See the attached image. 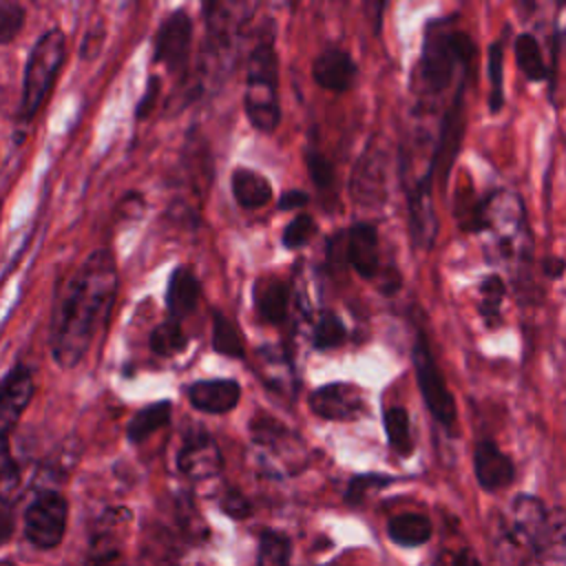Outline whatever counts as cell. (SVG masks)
<instances>
[{
    "label": "cell",
    "instance_id": "6da1fadb",
    "mask_svg": "<svg viewBox=\"0 0 566 566\" xmlns=\"http://www.w3.org/2000/svg\"><path fill=\"white\" fill-rule=\"evenodd\" d=\"M115 292V259L108 250H95L71 274L53 310L51 356L60 367H75L84 358L93 336L108 318Z\"/></svg>",
    "mask_w": 566,
    "mask_h": 566
},
{
    "label": "cell",
    "instance_id": "7a4b0ae2",
    "mask_svg": "<svg viewBox=\"0 0 566 566\" xmlns=\"http://www.w3.org/2000/svg\"><path fill=\"white\" fill-rule=\"evenodd\" d=\"M475 57V44L464 31L451 29V18L431 20L424 31L422 57L418 62L420 91L438 95L453 80L455 71L469 73V62Z\"/></svg>",
    "mask_w": 566,
    "mask_h": 566
},
{
    "label": "cell",
    "instance_id": "3957f363",
    "mask_svg": "<svg viewBox=\"0 0 566 566\" xmlns=\"http://www.w3.org/2000/svg\"><path fill=\"white\" fill-rule=\"evenodd\" d=\"M243 104H245V115L256 130L261 133L276 130L281 122L279 66H276V51L270 42L256 44L248 57Z\"/></svg>",
    "mask_w": 566,
    "mask_h": 566
},
{
    "label": "cell",
    "instance_id": "277c9868",
    "mask_svg": "<svg viewBox=\"0 0 566 566\" xmlns=\"http://www.w3.org/2000/svg\"><path fill=\"white\" fill-rule=\"evenodd\" d=\"M64 60V35L60 29H49L40 35L33 44L27 66H24V82H22V99L20 113L24 119L33 117L42 102L46 99L51 84L62 66Z\"/></svg>",
    "mask_w": 566,
    "mask_h": 566
},
{
    "label": "cell",
    "instance_id": "5b68a950",
    "mask_svg": "<svg viewBox=\"0 0 566 566\" xmlns=\"http://www.w3.org/2000/svg\"><path fill=\"white\" fill-rule=\"evenodd\" d=\"M411 360H413V369H416V382L427 402V409L444 429L451 431L458 420L455 400H453V394L447 389L444 376H442L422 332H416V340L411 347Z\"/></svg>",
    "mask_w": 566,
    "mask_h": 566
},
{
    "label": "cell",
    "instance_id": "8992f818",
    "mask_svg": "<svg viewBox=\"0 0 566 566\" xmlns=\"http://www.w3.org/2000/svg\"><path fill=\"white\" fill-rule=\"evenodd\" d=\"M69 504L55 491H42L24 511V535L38 548H55L66 531Z\"/></svg>",
    "mask_w": 566,
    "mask_h": 566
},
{
    "label": "cell",
    "instance_id": "52a82bcc",
    "mask_svg": "<svg viewBox=\"0 0 566 566\" xmlns=\"http://www.w3.org/2000/svg\"><path fill=\"white\" fill-rule=\"evenodd\" d=\"M307 405L323 420H354L365 411V398L356 385L329 382L316 387Z\"/></svg>",
    "mask_w": 566,
    "mask_h": 566
},
{
    "label": "cell",
    "instance_id": "ba28073f",
    "mask_svg": "<svg viewBox=\"0 0 566 566\" xmlns=\"http://www.w3.org/2000/svg\"><path fill=\"white\" fill-rule=\"evenodd\" d=\"M436 166L429 161L422 177L413 184L409 192V226H411V239L418 248L429 250L436 241L438 232V219L431 201V181H433Z\"/></svg>",
    "mask_w": 566,
    "mask_h": 566
},
{
    "label": "cell",
    "instance_id": "9c48e42d",
    "mask_svg": "<svg viewBox=\"0 0 566 566\" xmlns=\"http://www.w3.org/2000/svg\"><path fill=\"white\" fill-rule=\"evenodd\" d=\"M221 464V451L214 438L203 429H192L177 453L179 471L192 480H206L217 475Z\"/></svg>",
    "mask_w": 566,
    "mask_h": 566
},
{
    "label": "cell",
    "instance_id": "30bf717a",
    "mask_svg": "<svg viewBox=\"0 0 566 566\" xmlns=\"http://www.w3.org/2000/svg\"><path fill=\"white\" fill-rule=\"evenodd\" d=\"M190 42H192V20L188 18V13L186 11L170 13L157 31V42H155L157 62L166 64L170 71H181L188 62Z\"/></svg>",
    "mask_w": 566,
    "mask_h": 566
},
{
    "label": "cell",
    "instance_id": "8fae6325",
    "mask_svg": "<svg viewBox=\"0 0 566 566\" xmlns=\"http://www.w3.org/2000/svg\"><path fill=\"white\" fill-rule=\"evenodd\" d=\"M343 239V259L356 270L363 279H374L380 272V252H378V232L371 223H354Z\"/></svg>",
    "mask_w": 566,
    "mask_h": 566
},
{
    "label": "cell",
    "instance_id": "7c38bea8",
    "mask_svg": "<svg viewBox=\"0 0 566 566\" xmlns=\"http://www.w3.org/2000/svg\"><path fill=\"white\" fill-rule=\"evenodd\" d=\"M33 398V376L29 367L15 365L0 385V438L18 424L22 411Z\"/></svg>",
    "mask_w": 566,
    "mask_h": 566
},
{
    "label": "cell",
    "instance_id": "4fadbf2b",
    "mask_svg": "<svg viewBox=\"0 0 566 566\" xmlns=\"http://www.w3.org/2000/svg\"><path fill=\"white\" fill-rule=\"evenodd\" d=\"M356 73H358L356 62L345 49H338V46H329L321 51L312 62L314 82L334 93L347 91L354 84Z\"/></svg>",
    "mask_w": 566,
    "mask_h": 566
},
{
    "label": "cell",
    "instance_id": "5bb4252c",
    "mask_svg": "<svg viewBox=\"0 0 566 566\" xmlns=\"http://www.w3.org/2000/svg\"><path fill=\"white\" fill-rule=\"evenodd\" d=\"M473 469L484 491H497L509 486L515 478V467L506 453L497 449L493 440H480L473 451Z\"/></svg>",
    "mask_w": 566,
    "mask_h": 566
},
{
    "label": "cell",
    "instance_id": "9a60e30c",
    "mask_svg": "<svg viewBox=\"0 0 566 566\" xmlns=\"http://www.w3.org/2000/svg\"><path fill=\"white\" fill-rule=\"evenodd\" d=\"M354 199L365 206H380L385 201V157L376 146H369L354 170Z\"/></svg>",
    "mask_w": 566,
    "mask_h": 566
},
{
    "label": "cell",
    "instance_id": "2e32d148",
    "mask_svg": "<svg viewBox=\"0 0 566 566\" xmlns=\"http://www.w3.org/2000/svg\"><path fill=\"white\" fill-rule=\"evenodd\" d=\"M241 398V387L230 378L197 380L188 387V400L195 409L206 413H226L237 407Z\"/></svg>",
    "mask_w": 566,
    "mask_h": 566
},
{
    "label": "cell",
    "instance_id": "e0dca14e",
    "mask_svg": "<svg viewBox=\"0 0 566 566\" xmlns=\"http://www.w3.org/2000/svg\"><path fill=\"white\" fill-rule=\"evenodd\" d=\"M199 296H201V285L192 274V270L184 265L175 268L166 290V305H168L170 318L175 321L186 318L197 307Z\"/></svg>",
    "mask_w": 566,
    "mask_h": 566
},
{
    "label": "cell",
    "instance_id": "ac0fdd59",
    "mask_svg": "<svg viewBox=\"0 0 566 566\" xmlns=\"http://www.w3.org/2000/svg\"><path fill=\"white\" fill-rule=\"evenodd\" d=\"M290 287L283 281H259L254 285V307L261 321L279 325L287 316Z\"/></svg>",
    "mask_w": 566,
    "mask_h": 566
},
{
    "label": "cell",
    "instance_id": "d6986e66",
    "mask_svg": "<svg viewBox=\"0 0 566 566\" xmlns=\"http://www.w3.org/2000/svg\"><path fill=\"white\" fill-rule=\"evenodd\" d=\"M232 195L241 208L256 210L272 199V186L261 172L250 168H237L232 172Z\"/></svg>",
    "mask_w": 566,
    "mask_h": 566
},
{
    "label": "cell",
    "instance_id": "ffe728a7",
    "mask_svg": "<svg viewBox=\"0 0 566 566\" xmlns=\"http://www.w3.org/2000/svg\"><path fill=\"white\" fill-rule=\"evenodd\" d=\"M387 533L400 546H422L431 537V522L420 513H400L389 520Z\"/></svg>",
    "mask_w": 566,
    "mask_h": 566
},
{
    "label": "cell",
    "instance_id": "44dd1931",
    "mask_svg": "<svg viewBox=\"0 0 566 566\" xmlns=\"http://www.w3.org/2000/svg\"><path fill=\"white\" fill-rule=\"evenodd\" d=\"M170 420V402L161 400V402H153L148 407H144L142 411H137L128 427H126V438L130 442H142L146 440L150 433H155L157 429L166 427Z\"/></svg>",
    "mask_w": 566,
    "mask_h": 566
},
{
    "label": "cell",
    "instance_id": "7402d4cb",
    "mask_svg": "<svg viewBox=\"0 0 566 566\" xmlns=\"http://www.w3.org/2000/svg\"><path fill=\"white\" fill-rule=\"evenodd\" d=\"M385 422V433L389 440V447L398 455H409L413 451V440H411V429H409V413L405 407H389L382 413Z\"/></svg>",
    "mask_w": 566,
    "mask_h": 566
},
{
    "label": "cell",
    "instance_id": "603a6c76",
    "mask_svg": "<svg viewBox=\"0 0 566 566\" xmlns=\"http://www.w3.org/2000/svg\"><path fill=\"white\" fill-rule=\"evenodd\" d=\"M212 347H214V352H219L228 358L245 356V345H243V336H241L239 327L221 312H214V318H212Z\"/></svg>",
    "mask_w": 566,
    "mask_h": 566
},
{
    "label": "cell",
    "instance_id": "cb8c5ba5",
    "mask_svg": "<svg viewBox=\"0 0 566 566\" xmlns=\"http://www.w3.org/2000/svg\"><path fill=\"white\" fill-rule=\"evenodd\" d=\"M515 60H517V66L522 69V73L531 82H539L548 75V69L544 64L539 44L531 33H520L517 35V40H515Z\"/></svg>",
    "mask_w": 566,
    "mask_h": 566
},
{
    "label": "cell",
    "instance_id": "d4e9b609",
    "mask_svg": "<svg viewBox=\"0 0 566 566\" xmlns=\"http://www.w3.org/2000/svg\"><path fill=\"white\" fill-rule=\"evenodd\" d=\"M504 281L497 274H489L482 283H480V301H478V310L480 316L484 318V323L489 327H495L500 323V314H502V301H504Z\"/></svg>",
    "mask_w": 566,
    "mask_h": 566
},
{
    "label": "cell",
    "instance_id": "484cf974",
    "mask_svg": "<svg viewBox=\"0 0 566 566\" xmlns=\"http://www.w3.org/2000/svg\"><path fill=\"white\" fill-rule=\"evenodd\" d=\"M290 539L279 531H263L259 537L256 566H290Z\"/></svg>",
    "mask_w": 566,
    "mask_h": 566
},
{
    "label": "cell",
    "instance_id": "4316f807",
    "mask_svg": "<svg viewBox=\"0 0 566 566\" xmlns=\"http://www.w3.org/2000/svg\"><path fill=\"white\" fill-rule=\"evenodd\" d=\"M148 343H150L153 354H157V356H172V354H179L186 347L188 338H186L179 321L168 318V321L159 323L150 332V340Z\"/></svg>",
    "mask_w": 566,
    "mask_h": 566
},
{
    "label": "cell",
    "instance_id": "83f0119b",
    "mask_svg": "<svg viewBox=\"0 0 566 566\" xmlns=\"http://www.w3.org/2000/svg\"><path fill=\"white\" fill-rule=\"evenodd\" d=\"M486 75L491 82V93H489V111L497 113L504 106V88H502V75H504V49L502 42H491L489 53H486Z\"/></svg>",
    "mask_w": 566,
    "mask_h": 566
},
{
    "label": "cell",
    "instance_id": "f1b7e54d",
    "mask_svg": "<svg viewBox=\"0 0 566 566\" xmlns=\"http://www.w3.org/2000/svg\"><path fill=\"white\" fill-rule=\"evenodd\" d=\"M347 338V327L345 323L334 314V312H325L312 329V345L314 349H334L340 347Z\"/></svg>",
    "mask_w": 566,
    "mask_h": 566
},
{
    "label": "cell",
    "instance_id": "f546056e",
    "mask_svg": "<svg viewBox=\"0 0 566 566\" xmlns=\"http://www.w3.org/2000/svg\"><path fill=\"white\" fill-rule=\"evenodd\" d=\"M20 493V467L9 451L7 438H0V502L9 504Z\"/></svg>",
    "mask_w": 566,
    "mask_h": 566
},
{
    "label": "cell",
    "instance_id": "4dcf8cb0",
    "mask_svg": "<svg viewBox=\"0 0 566 566\" xmlns=\"http://www.w3.org/2000/svg\"><path fill=\"white\" fill-rule=\"evenodd\" d=\"M394 478L391 475H380V473H363V475H354L347 484L345 491V502L356 506L358 502H363V497L367 495L369 489H382L387 484H391Z\"/></svg>",
    "mask_w": 566,
    "mask_h": 566
},
{
    "label": "cell",
    "instance_id": "1f68e13d",
    "mask_svg": "<svg viewBox=\"0 0 566 566\" xmlns=\"http://www.w3.org/2000/svg\"><path fill=\"white\" fill-rule=\"evenodd\" d=\"M314 228H316V223H314V219H312L310 214H296V217L285 226L281 241H283V245L290 248V250L301 248V245H305V243L312 239Z\"/></svg>",
    "mask_w": 566,
    "mask_h": 566
},
{
    "label": "cell",
    "instance_id": "d6a6232c",
    "mask_svg": "<svg viewBox=\"0 0 566 566\" xmlns=\"http://www.w3.org/2000/svg\"><path fill=\"white\" fill-rule=\"evenodd\" d=\"M24 24V11L15 2H0V44L11 42Z\"/></svg>",
    "mask_w": 566,
    "mask_h": 566
},
{
    "label": "cell",
    "instance_id": "836d02e7",
    "mask_svg": "<svg viewBox=\"0 0 566 566\" xmlns=\"http://www.w3.org/2000/svg\"><path fill=\"white\" fill-rule=\"evenodd\" d=\"M307 170H310L312 181L318 188H329L334 184V168H332L329 159L325 155H321L318 150L307 153Z\"/></svg>",
    "mask_w": 566,
    "mask_h": 566
},
{
    "label": "cell",
    "instance_id": "e575fe53",
    "mask_svg": "<svg viewBox=\"0 0 566 566\" xmlns=\"http://www.w3.org/2000/svg\"><path fill=\"white\" fill-rule=\"evenodd\" d=\"M221 509H223L230 517H237V520L248 517L250 511H252L250 502H248L239 491H228V493L223 495V500H221Z\"/></svg>",
    "mask_w": 566,
    "mask_h": 566
},
{
    "label": "cell",
    "instance_id": "d590c367",
    "mask_svg": "<svg viewBox=\"0 0 566 566\" xmlns=\"http://www.w3.org/2000/svg\"><path fill=\"white\" fill-rule=\"evenodd\" d=\"M310 201V195L303 192V190H285L281 197H279V203L276 208L279 210H298L303 206H307Z\"/></svg>",
    "mask_w": 566,
    "mask_h": 566
},
{
    "label": "cell",
    "instance_id": "8d00e7d4",
    "mask_svg": "<svg viewBox=\"0 0 566 566\" xmlns=\"http://www.w3.org/2000/svg\"><path fill=\"white\" fill-rule=\"evenodd\" d=\"M539 268L544 272L546 279H562L564 272H566V259L564 256H555V254H548L539 261Z\"/></svg>",
    "mask_w": 566,
    "mask_h": 566
},
{
    "label": "cell",
    "instance_id": "74e56055",
    "mask_svg": "<svg viewBox=\"0 0 566 566\" xmlns=\"http://www.w3.org/2000/svg\"><path fill=\"white\" fill-rule=\"evenodd\" d=\"M155 97H157V80H150V84L146 88V95H144V99L139 102V108H137L139 117L148 115V111L155 106Z\"/></svg>",
    "mask_w": 566,
    "mask_h": 566
},
{
    "label": "cell",
    "instance_id": "f35d334b",
    "mask_svg": "<svg viewBox=\"0 0 566 566\" xmlns=\"http://www.w3.org/2000/svg\"><path fill=\"white\" fill-rule=\"evenodd\" d=\"M11 531H13V517L7 509L0 506V544H4L9 539Z\"/></svg>",
    "mask_w": 566,
    "mask_h": 566
},
{
    "label": "cell",
    "instance_id": "ab89813d",
    "mask_svg": "<svg viewBox=\"0 0 566 566\" xmlns=\"http://www.w3.org/2000/svg\"><path fill=\"white\" fill-rule=\"evenodd\" d=\"M449 566H478V562L469 551H460L449 555Z\"/></svg>",
    "mask_w": 566,
    "mask_h": 566
}]
</instances>
